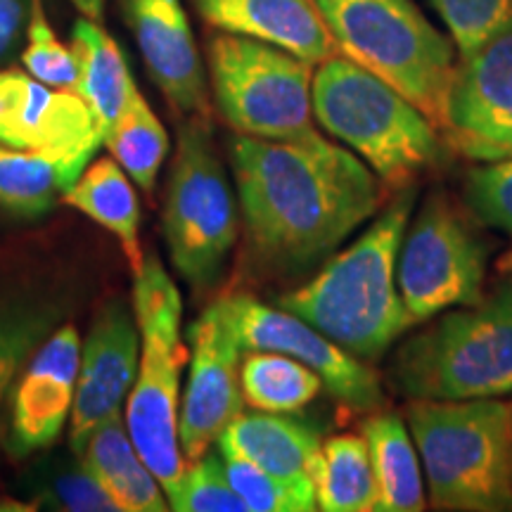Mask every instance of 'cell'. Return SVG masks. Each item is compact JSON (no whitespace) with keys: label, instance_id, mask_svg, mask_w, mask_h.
Returning a JSON list of instances; mask_svg holds the SVG:
<instances>
[{"label":"cell","instance_id":"277c9868","mask_svg":"<svg viewBox=\"0 0 512 512\" xmlns=\"http://www.w3.org/2000/svg\"><path fill=\"white\" fill-rule=\"evenodd\" d=\"M313 119L389 188H408L439 159V128L396 88L344 55L318 64Z\"/></svg>","mask_w":512,"mask_h":512},{"label":"cell","instance_id":"d4e9b609","mask_svg":"<svg viewBox=\"0 0 512 512\" xmlns=\"http://www.w3.org/2000/svg\"><path fill=\"white\" fill-rule=\"evenodd\" d=\"M242 401L261 413H297L316 399L323 380L278 351H249L240 363Z\"/></svg>","mask_w":512,"mask_h":512},{"label":"cell","instance_id":"d6986e66","mask_svg":"<svg viewBox=\"0 0 512 512\" xmlns=\"http://www.w3.org/2000/svg\"><path fill=\"white\" fill-rule=\"evenodd\" d=\"M221 458H238L294 484H313L320 437L285 413H240L216 439ZM316 486V484H313Z\"/></svg>","mask_w":512,"mask_h":512},{"label":"cell","instance_id":"2e32d148","mask_svg":"<svg viewBox=\"0 0 512 512\" xmlns=\"http://www.w3.org/2000/svg\"><path fill=\"white\" fill-rule=\"evenodd\" d=\"M147 72L164 98L185 117L204 119L207 81L181 0H124Z\"/></svg>","mask_w":512,"mask_h":512},{"label":"cell","instance_id":"9a60e30c","mask_svg":"<svg viewBox=\"0 0 512 512\" xmlns=\"http://www.w3.org/2000/svg\"><path fill=\"white\" fill-rule=\"evenodd\" d=\"M138 358L140 332L136 316H131L121 302H112L95 320L81 347L69 427V441L76 453L83 451L100 425L121 415V406L136 380Z\"/></svg>","mask_w":512,"mask_h":512},{"label":"cell","instance_id":"7402d4cb","mask_svg":"<svg viewBox=\"0 0 512 512\" xmlns=\"http://www.w3.org/2000/svg\"><path fill=\"white\" fill-rule=\"evenodd\" d=\"M373 465L375 512L425 510V479L413 434L396 413L377 411L363 422Z\"/></svg>","mask_w":512,"mask_h":512},{"label":"cell","instance_id":"83f0119b","mask_svg":"<svg viewBox=\"0 0 512 512\" xmlns=\"http://www.w3.org/2000/svg\"><path fill=\"white\" fill-rule=\"evenodd\" d=\"M235 494L242 498L247 512H311L318 510L316 486L294 484L271 472L259 470L238 458H223Z\"/></svg>","mask_w":512,"mask_h":512},{"label":"cell","instance_id":"603a6c76","mask_svg":"<svg viewBox=\"0 0 512 512\" xmlns=\"http://www.w3.org/2000/svg\"><path fill=\"white\" fill-rule=\"evenodd\" d=\"M72 50L79 62V79L74 91L93 112L102 138L117 124L128 100L136 93V81L128 74L126 57L119 43L95 19H76L72 31Z\"/></svg>","mask_w":512,"mask_h":512},{"label":"cell","instance_id":"e0dca14e","mask_svg":"<svg viewBox=\"0 0 512 512\" xmlns=\"http://www.w3.org/2000/svg\"><path fill=\"white\" fill-rule=\"evenodd\" d=\"M81 339L64 325L29 358L12 401V444L19 453L46 448L60 437L74 406L79 380Z\"/></svg>","mask_w":512,"mask_h":512},{"label":"cell","instance_id":"9c48e42d","mask_svg":"<svg viewBox=\"0 0 512 512\" xmlns=\"http://www.w3.org/2000/svg\"><path fill=\"white\" fill-rule=\"evenodd\" d=\"M164 235L176 271L195 287L219 278L238 240V209L207 128L192 119L178 133L164 207Z\"/></svg>","mask_w":512,"mask_h":512},{"label":"cell","instance_id":"4fadbf2b","mask_svg":"<svg viewBox=\"0 0 512 512\" xmlns=\"http://www.w3.org/2000/svg\"><path fill=\"white\" fill-rule=\"evenodd\" d=\"M444 136L458 155L475 162L512 157V19L458 57Z\"/></svg>","mask_w":512,"mask_h":512},{"label":"cell","instance_id":"7a4b0ae2","mask_svg":"<svg viewBox=\"0 0 512 512\" xmlns=\"http://www.w3.org/2000/svg\"><path fill=\"white\" fill-rule=\"evenodd\" d=\"M413 207L415 188L408 185L349 247L328 256L309 283L283 294L280 309L306 320L361 361L387 354L415 325L396 283L399 249Z\"/></svg>","mask_w":512,"mask_h":512},{"label":"cell","instance_id":"7c38bea8","mask_svg":"<svg viewBox=\"0 0 512 512\" xmlns=\"http://www.w3.org/2000/svg\"><path fill=\"white\" fill-rule=\"evenodd\" d=\"M226 316L247 351H278L311 368L339 403L356 413L382 408V384L361 358L351 356L294 313L273 309L247 294L221 299Z\"/></svg>","mask_w":512,"mask_h":512},{"label":"cell","instance_id":"f1b7e54d","mask_svg":"<svg viewBox=\"0 0 512 512\" xmlns=\"http://www.w3.org/2000/svg\"><path fill=\"white\" fill-rule=\"evenodd\" d=\"M166 501L176 512H247L230 484L223 460L209 453L185 465L174 489L166 491Z\"/></svg>","mask_w":512,"mask_h":512},{"label":"cell","instance_id":"52a82bcc","mask_svg":"<svg viewBox=\"0 0 512 512\" xmlns=\"http://www.w3.org/2000/svg\"><path fill=\"white\" fill-rule=\"evenodd\" d=\"M133 316L140 332V358L126 399V430L166 494L188 465L178 441V415L181 375L190 351L181 332V292L155 254L145 256L143 268L136 273Z\"/></svg>","mask_w":512,"mask_h":512},{"label":"cell","instance_id":"30bf717a","mask_svg":"<svg viewBox=\"0 0 512 512\" xmlns=\"http://www.w3.org/2000/svg\"><path fill=\"white\" fill-rule=\"evenodd\" d=\"M489 245L467 216L444 195L422 204L408 221L396 264L403 304L418 323L484 297Z\"/></svg>","mask_w":512,"mask_h":512},{"label":"cell","instance_id":"4dcf8cb0","mask_svg":"<svg viewBox=\"0 0 512 512\" xmlns=\"http://www.w3.org/2000/svg\"><path fill=\"white\" fill-rule=\"evenodd\" d=\"M458 55L482 46L512 19V0H430Z\"/></svg>","mask_w":512,"mask_h":512},{"label":"cell","instance_id":"836d02e7","mask_svg":"<svg viewBox=\"0 0 512 512\" xmlns=\"http://www.w3.org/2000/svg\"><path fill=\"white\" fill-rule=\"evenodd\" d=\"M29 22V0H0V62L15 50Z\"/></svg>","mask_w":512,"mask_h":512},{"label":"cell","instance_id":"1f68e13d","mask_svg":"<svg viewBox=\"0 0 512 512\" xmlns=\"http://www.w3.org/2000/svg\"><path fill=\"white\" fill-rule=\"evenodd\" d=\"M57 313L41 309L0 311V401L24 363L53 330Z\"/></svg>","mask_w":512,"mask_h":512},{"label":"cell","instance_id":"8992f818","mask_svg":"<svg viewBox=\"0 0 512 512\" xmlns=\"http://www.w3.org/2000/svg\"><path fill=\"white\" fill-rule=\"evenodd\" d=\"M349 57L396 88L444 131L448 93L458 67V48L422 15L413 0H316Z\"/></svg>","mask_w":512,"mask_h":512},{"label":"cell","instance_id":"6da1fadb","mask_svg":"<svg viewBox=\"0 0 512 512\" xmlns=\"http://www.w3.org/2000/svg\"><path fill=\"white\" fill-rule=\"evenodd\" d=\"M230 164L249 245L283 273L328 259L384 202L375 171L318 131L285 140L238 133Z\"/></svg>","mask_w":512,"mask_h":512},{"label":"cell","instance_id":"ffe728a7","mask_svg":"<svg viewBox=\"0 0 512 512\" xmlns=\"http://www.w3.org/2000/svg\"><path fill=\"white\" fill-rule=\"evenodd\" d=\"M81 467L121 512H164L169 501L162 484L138 456L121 415H114L86 441Z\"/></svg>","mask_w":512,"mask_h":512},{"label":"cell","instance_id":"484cf974","mask_svg":"<svg viewBox=\"0 0 512 512\" xmlns=\"http://www.w3.org/2000/svg\"><path fill=\"white\" fill-rule=\"evenodd\" d=\"M102 143L107 145L110 155L117 159L128 178L138 183L140 190H155L157 176L166 162V155H169L171 143L164 124L152 112V107L147 105L138 88L128 100L117 124L105 133Z\"/></svg>","mask_w":512,"mask_h":512},{"label":"cell","instance_id":"cb8c5ba5","mask_svg":"<svg viewBox=\"0 0 512 512\" xmlns=\"http://www.w3.org/2000/svg\"><path fill=\"white\" fill-rule=\"evenodd\" d=\"M316 503L323 512H373L377 503L366 437L337 434L320 444L313 470Z\"/></svg>","mask_w":512,"mask_h":512},{"label":"cell","instance_id":"ac0fdd59","mask_svg":"<svg viewBox=\"0 0 512 512\" xmlns=\"http://www.w3.org/2000/svg\"><path fill=\"white\" fill-rule=\"evenodd\" d=\"M211 27L254 38L316 64L337 55V43L316 0H195Z\"/></svg>","mask_w":512,"mask_h":512},{"label":"cell","instance_id":"d6a6232c","mask_svg":"<svg viewBox=\"0 0 512 512\" xmlns=\"http://www.w3.org/2000/svg\"><path fill=\"white\" fill-rule=\"evenodd\" d=\"M465 200L479 221L512 238V157L475 166L467 174Z\"/></svg>","mask_w":512,"mask_h":512},{"label":"cell","instance_id":"5b68a950","mask_svg":"<svg viewBox=\"0 0 512 512\" xmlns=\"http://www.w3.org/2000/svg\"><path fill=\"white\" fill-rule=\"evenodd\" d=\"M389 380L408 399L512 394V278L477 304L439 313L430 328L403 342Z\"/></svg>","mask_w":512,"mask_h":512},{"label":"cell","instance_id":"8fae6325","mask_svg":"<svg viewBox=\"0 0 512 512\" xmlns=\"http://www.w3.org/2000/svg\"><path fill=\"white\" fill-rule=\"evenodd\" d=\"M0 143L48 157L67 190L91 164L102 133L76 91L48 86L22 69H0Z\"/></svg>","mask_w":512,"mask_h":512},{"label":"cell","instance_id":"f546056e","mask_svg":"<svg viewBox=\"0 0 512 512\" xmlns=\"http://www.w3.org/2000/svg\"><path fill=\"white\" fill-rule=\"evenodd\" d=\"M22 64L34 79L53 88L74 91L76 79H79V62H76L74 50L55 36L43 0H29L27 48L22 53Z\"/></svg>","mask_w":512,"mask_h":512},{"label":"cell","instance_id":"4316f807","mask_svg":"<svg viewBox=\"0 0 512 512\" xmlns=\"http://www.w3.org/2000/svg\"><path fill=\"white\" fill-rule=\"evenodd\" d=\"M60 190L62 176L48 157L0 143V207L19 216H41Z\"/></svg>","mask_w":512,"mask_h":512},{"label":"cell","instance_id":"ba28073f","mask_svg":"<svg viewBox=\"0 0 512 512\" xmlns=\"http://www.w3.org/2000/svg\"><path fill=\"white\" fill-rule=\"evenodd\" d=\"M209 74L221 117L242 136H309L313 64L268 43L219 34L209 46Z\"/></svg>","mask_w":512,"mask_h":512},{"label":"cell","instance_id":"5bb4252c","mask_svg":"<svg viewBox=\"0 0 512 512\" xmlns=\"http://www.w3.org/2000/svg\"><path fill=\"white\" fill-rule=\"evenodd\" d=\"M190 380L178 415L185 463H195L216 444L228 422L242 413V344L219 299L190 325Z\"/></svg>","mask_w":512,"mask_h":512},{"label":"cell","instance_id":"3957f363","mask_svg":"<svg viewBox=\"0 0 512 512\" xmlns=\"http://www.w3.org/2000/svg\"><path fill=\"white\" fill-rule=\"evenodd\" d=\"M406 425L434 510H512V403L411 399Z\"/></svg>","mask_w":512,"mask_h":512},{"label":"cell","instance_id":"e575fe53","mask_svg":"<svg viewBox=\"0 0 512 512\" xmlns=\"http://www.w3.org/2000/svg\"><path fill=\"white\" fill-rule=\"evenodd\" d=\"M72 3L81 10L83 17L95 19V22H100V19H102V10H105V0H72Z\"/></svg>","mask_w":512,"mask_h":512},{"label":"cell","instance_id":"44dd1931","mask_svg":"<svg viewBox=\"0 0 512 512\" xmlns=\"http://www.w3.org/2000/svg\"><path fill=\"white\" fill-rule=\"evenodd\" d=\"M62 202L110 230L124 249L133 275L140 273L145 261L140 247V204L128 174L117 159L105 157L88 164L74 185L64 190Z\"/></svg>","mask_w":512,"mask_h":512}]
</instances>
